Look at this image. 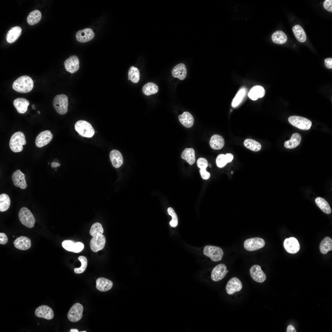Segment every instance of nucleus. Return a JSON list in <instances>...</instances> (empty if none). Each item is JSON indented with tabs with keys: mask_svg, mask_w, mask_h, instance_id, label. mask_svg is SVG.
Listing matches in <instances>:
<instances>
[{
	"mask_svg": "<svg viewBox=\"0 0 332 332\" xmlns=\"http://www.w3.org/2000/svg\"><path fill=\"white\" fill-rule=\"evenodd\" d=\"M34 86L32 79L27 75H23L18 78L13 83L12 88L15 91L20 93L30 92Z\"/></svg>",
	"mask_w": 332,
	"mask_h": 332,
	"instance_id": "1",
	"label": "nucleus"
},
{
	"mask_svg": "<svg viewBox=\"0 0 332 332\" xmlns=\"http://www.w3.org/2000/svg\"><path fill=\"white\" fill-rule=\"evenodd\" d=\"M26 142L24 134L21 132H17L11 136L9 145L10 149L14 152H20L23 149V145L26 144Z\"/></svg>",
	"mask_w": 332,
	"mask_h": 332,
	"instance_id": "2",
	"label": "nucleus"
},
{
	"mask_svg": "<svg viewBox=\"0 0 332 332\" xmlns=\"http://www.w3.org/2000/svg\"><path fill=\"white\" fill-rule=\"evenodd\" d=\"M53 104L55 109L59 114L64 115L67 112L68 101L66 95H57L53 99Z\"/></svg>",
	"mask_w": 332,
	"mask_h": 332,
	"instance_id": "3",
	"label": "nucleus"
},
{
	"mask_svg": "<svg viewBox=\"0 0 332 332\" xmlns=\"http://www.w3.org/2000/svg\"><path fill=\"white\" fill-rule=\"evenodd\" d=\"M75 129L81 136L86 137H92L95 130L91 124L84 120H79L75 124Z\"/></svg>",
	"mask_w": 332,
	"mask_h": 332,
	"instance_id": "4",
	"label": "nucleus"
},
{
	"mask_svg": "<svg viewBox=\"0 0 332 332\" xmlns=\"http://www.w3.org/2000/svg\"><path fill=\"white\" fill-rule=\"evenodd\" d=\"M19 219L22 223L26 227H33L35 223L34 217L30 211L27 208L23 207L20 210L18 213Z\"/></svg>",
	"mask_w": 332,
	"mask_h": 332,
	"instance_id": "5",
	"label": "nucleus"
},
{
	"mask_svg": "<svg viewBox=\"0 0 332 332\" xmlns=\"http://www.w3.org/2000/svg\"><path fill=\"white\" fill-rule=\"evenodd\" d=\"M289 123L293 126L303 130L309 129L312 125L311 121L302 117L292 116L288 118Z\"/></svg>",
	"mask_w": 332,
	"mask_h": 332,
	"instance_id": "6",
	"label": "nucleus"
},
{
	"mask_svg": "<svg viewBox=\"0 0 332 332\" xmlns=\"http://www.w3.org/2000/svg\"><path fill=\"white\" fill-rule=\"evenodd\" d=\"M203 253L205 255L210 258L213 261L217 262L221 260L223 255L222 249L220 247L207 245L204 249Z\"/></svg>",
	"mask_w": 332,
	"mask_h": 332,
	"instance_id": "7",
	"label": "nucleus"
},
{
	"mask_svg": "<svg viewBox=\"0 0 332 332\" xmlns=\"http://www.w3.org/2000/svg\"><path fill=\"white\" fill-rule=\"evenodd\" d=\"M83 311L82 305L79 303L74 304L69 311L67 318L70 321L77 322L82 318Z\"/></svg>",
	"mask_w": 332,
	"mask_h": 332,
	"instance_id": "8",
	"label": "nucleus"
},
{
	"mask_svg": "<svg viewBox=\"0 0 332 332\" xmlns=\"http://www.w3.org/2000/svg\"><path fill=\"white\" fill-rule=\"evenodd\" d=\"M265 245L263 239L259 237H255L246 240L244 242V247L246 250L253 251L263 248Z\"/></svg>",
	"mask_w": 332,
	"mask_h": 332,
	"instance_id": "9",
	"label": "nucleus"
},
{
	"mask_svg": "<svg viewBox=\"0 0 332 332\" xmlns=\"http://www.w3.org/2000/svg\"><path fill=\"white\" fill-rule=\"evenodd\" d=\"M105 242V236L101 234H98L92 238L90 243V248L94 252H97L104 248Z\"/></svg>",
	"mask_w": 332,
	"mask_h": 332,
	"instance_id": "10",
	"label": "nucleus"
},
{
	"mask_svg": "<svg viewBox=\"0 0 332 332\" xmlns=\"http://www.w3.org/2000/svg\"><path fill=\"white\" fill-rule=\"evenodd\" d=\"M228 271L225 264H219L213 269L211 274V279L215 282L219 281L224 278Z\"/></svg>",
	"mask_w": 332,
	"mask_h": 332,
	"instance_id": "11",
	"label": "nucleus"
},
{
	"mask_svg": "<svg viewBox=\"0 0 332 332\" xmlns=\"http://www.w3.org/2000/svg\"><path fill=\"white\" fill-rule=\"evenodd\" d=\"M283 246L287 252L292 254L298 252L300 248L298 241L294 237L285 239L283 242Z\"/></svg>",
	"mask_w": 332,
	"mask_h": 332,
	"instance_id": "12",
	"label": "nucleus"
},
{
	"mask_svg": "<svg viewBox=\"0 0 332 332\" xmlns=\"http://www.w3.org/2000/svg\"><path fill=\"white\" fill-rule=\"evenodd\" d=\"M53 137V136L50 131H43L37 136L35 141L36 145L38 148L43 147L49 144Z\"/></svg>",
	"mask_w": 332,
	"mask_h": 332,
	"instance_id": "13",
	"label": "nucleus"
},
{
	"mask_svg": "<svg viewBox=\"0 0 332 332\" xmlns=\"http://www.w3.org/2000/svg\"><path fill=\"white\" fill-rule=\"evenodd\" d=\"M250 273L251 278L256 282L262 283L266 279L265 274L259 265L256 264L252 266L250 269Z\"/></svg>",
	"mask_w": 332,
	"mask_h": 332,
	"instance_id": "14",
	"label": "nucleus"
},
{
	"mask_svg": "<svg viewBox=\"0 0 332 332\" xmlns=\"http://www.w3.org/2000/svg\"><path fill=\"white\" fill-rule=\"evenodd\" d=\"M11 178L13 184L15 186L19 187L22 189L26 188L27 184L25 175L20 170L18 169L14 172Z\"/></svg>",
	"mask_w": 332,
	"mask_h": 332,
	"instance_id": "15",
	"label": "nucleus"
},
{
	"mask_svg": "<svg viewBox=\"0 0 332 332\" xmlns=\"http://www.w3.org/2000/svg\"><path fill=\"white\" fill-rule=\"evenodd\" d=\"M242 288L241 282L238 278L234 277L231 279L227 283L226 290L228 294H232L236 292L240 291Z\"/></svg>",
	"mask_w": 332,
	"mask_h": 332,
	"instance_id": "16",
	"label": "nucleus"
},
{
	"mask_svg": "<svg viewBox=\"0 0 332 332\" xmlns=\"http://www.w3.org/2000/svg\"><path fill=\"white\" fill-rule=\"evenodd\" d=\"M63 248L65 250L74 253H79L84 248V245L81 242H75L73 241L67 240L63 241L62 243Z\"/></svg>",
	"mask_w": 332,
	"mask_h": 332,
	"instance_id": "17",
	"label": "nucleus"
},
{
	"mask_svg": "<svg viewBox=\"0 0 332 332\" xmlns=\"http://www.w3.org/2000/svg\"><path fill=\"white\" fill-rule=\"evenodd\" d=\"M35 314L38 317L50 320L54 317V313L52 309L49 306L42 305L37 308Z\"/></svg>",
	"mask_w": 332,
	"mask_h": 332,
	"instance_id": "18",
	"label": "nucleus"
},
{
	"mask_svg": "<svg viewBox=\"0 0 332 332\" xmlns=\"http://www.w3.org/2000/svg\"><path fill=\"white\" fill-rule=\"evenodd\" d=\"M64 65L66 70L71 73L77 72L79 68V61L76 55H72L67 59L64 62Z\"/></svg>",
	"mask_w": 332,
	"mask_h": 332,
	"instance_id": "19",
	"label": "nucleus"
},
{
	"mask_svg": "<svg viewBox=\"0 0 332 332\" xmlns=\"http://www.w3.org/2000/svg\"><path fill=\"white\" fill-rule=\"evenodd\" d=\"M94 36L93 30L90 28H86L78 31L76 34L77 40L81 43L88 42L92 39Z\"/></svg>",
	"mask_w": 332,
	"mask_h": 332,
	"instance_id": "20",
	"label": "nucleus"
},
{
	"mask_svg": "<svg viewBox=\"0 0 332 332\" xmlns=\"http://www.w3.org/2000/svg\"><path fill=\"white\" fill-rule=\"evenodd\" d=\"M14 247L18 249L26 250L30 248L31 246L30 239L24 236H21L17 238L14 241Z\"/></svg>",
	"mask_w": 332,
	"mask_h": 332,
	"instance_id": "21",
	"label": "nucleus"
},
{
	"mask_svg": "<svg viewBox=\"0 0 332 332\" xmlns=\"http://www.w3.org/2000/svg\"><path fill=\"white\" fill-rule=\"evenodd\" d=\"M109 157L112 164L115 168H119L123 164V156L119 151L115 149L112 150L110 152Z\"/></svg>",
	"mask_w": 332,
	"mask_h": 332,
	"instance_id": "22",
	"label": "nucleus"
},
{
	"mask_svg": "<svg viewBox=\"0 0 332 332\" xmlns=\"http://www.w3.org/2000/svg\"><path fill=\"white\" fill-rule=\"evenodd\" d=\"M197 165L198 168H200V172L202 178L205 180L209 179L210 174L206 170L208 165L207 160L203 157L199 158L197 160Z\"/></svg>",
	"mask_w": 332,
	"mask_h": 332,
	"instance_id": "23",
	"label": "nucleus"
},
{
	"mask_svg": "<svg viewBox=\"0 0 332 332\" xmlns=\"http://www.w3.org/2000/svg\"><path fill=\"white\" fill-rule=\"evenodd\" d=\"M172 73L173 76L183 80L186 77L187 70L185 65L180 63L176 65L172 69Z\"/></svg>",
	"mask_w": 332,
	"mask_h": 332,
	"instance_id": "24",
	"label": "nucleus"
},
{
	"mask_svg": "<svg viewBox=\"0 0 332 332\" xmlns=\"http://www.w3.org/2000/svg\"><path fill=\"white\" fill-rule=\"evenodd\" d=\"M29 101L23 98H18L13 101V105L18 112L21 114L26 113L29 105Z\"/></svg>",
	"mask_w": 332,
	"mask_h": 332,
	"instance_id": "25",
	"label": "nucleus"
},
{
	"mask_svg": "<svg viewBox=\"0 0 332 332\" xmlns=\"http://www.w3.org/2000/svg\"><path fill=\"white\" fill-rule=\"evenodd\" d=\"M96 283L97 289L102 292L109 290L113 286V283L111 280L103 277L97 279Z\"/></svg>",
	"mask_w": 332,
	"mask_h": 332,
	"instance_id": "26",
	"label": "nucleus"
},
{
	"mask_svg": "<svg viewBox=\"0 0 332 332\" xmlns=\"http://www.w3.org/2000/svg\"><path fill=\"white\" fill-rule=\"evenodd\" d=\"M265 94V90L263 87L260 85H256L250 89L248 95L251 99L255 101L258 98L263 97Z\"/></svg>",
	"mask_w": 332,
	"mask_h": 332,
	"instance_id": "27",
	"label": "nucleus"
},
{
	"mask_svg": "<svg viewBox=\"0 0 332 332\" xmlns=\"http://www.w3.org/2000/svg\"><path fill=\"white\" fill-rule=\"evenodd\" d=\"M209 144L211 148L214 150H219L223 148L224 145V140L220 135L215 134L211 137Z\"/></svg>",
	"mask_w": 332,
	"mask_h": 332,
	"instance_id": "28",
	"label": "nucleus"
},
{
	"mask_svg": "<svg viewBox=\"0 0 332 332\" xmlns=\"http://www.w3.org/2000/svg\"><path fill=\"white\" fill-rule=\"evenodd\" d=\"M180 123L187 128L192 127L194 124V118L192 115L188 112H185L179 116Z\"/></svg>",
	"mask_w": 332,
	"mask_h": 332,
	"instance_id": "29",
	"label": "nucleus"
},
{
	"mask_svg": "<svg viewBox=\"0 0 332 332\" xmlns=\"http://www.w3.org/2000/svg\"><path fill=\"white\" fill-rule=\"evenodd\" d=\"M22 30L21 28L19 26L11 28L8 32L6 36L7 41L10 43L14 42L21 35Z\"/></svg>",
	"mask_w": 332,
	"mask_h": 332,
	"instance_id": "30",
	"label": "nucleus"
},
{
	"mask_svg": "<svg viewBox=\"0 0 332 332\" xmlns=\"http://www.w3.org/2000/svg\"><path fill=\"white\" fill-rule=\"evenodd\" d=\"M181 158L185 160L189 164L192 165L196 161L195 152L192 148H186L182 152Z\"/></svg>",
	"mask_w": 332,
	"mask_h": 332,
	"instance_id": "31",
	"label": "nucleus"
},
{
	"mask_svg": "<svg viewBox=\"0 0 332 332\" xmlns=\"http://www.w3.org/2000/svg\"><path fill=\"white\" fill-rule=\"evenodd\" d=\"M233 157V155L230 153H227L225 155L220 154L218 156L216 159L217 165L219 168H222L227 163L231 162Z\"/></svg>",
	"mask_w": 332,
	"mask_h": 332,
	"instance_id": "32",
	"label": "nucleus"
},
{
	"mask_svg": "<svg viewBox=\"0 0 332 332\" xmlns=\"http://www.w3.org/2000/svg\"><path fill=\"white\" fill-rule=\"evenodd\" d=\"M301 139V136L300 134L295 133L292 134L290 140L285 142L284 146L288 149L294 148L300 144Z\"/></svg>",
	"mask_w": 332,
	"mask_h": 332,
	"instance_id": "33",
	"label": "nucleus"
},
{
	"mask_svg": "<svg viewBox=\"0 0 332 332\" xmlns=\"http://www.w3.org/2000/svg\"><path fill=\"white\" fill-rule=\"evenodd\" d=\"M292 31L296 39L301 42H304L306 40V33L300 26L296 25L293 26Z\"/></svg>",
	"mask_w": 332,
	"mask_h": 332,
	"instance_id": "34",
	"label": "nucleus"
},
{
	"mask_svg": "<svg viewBox=\"0 0 332 332\" xmlns=\"http://www.w3.org/2000/svg\"><path fill=\"white\" fill-rule=\"evenodd\" d=\"M320 252L326 254L332 250V239L329 237H325L321 242L319 245Z\"/></svg>",
	"mask_w": 332,
	"mask_h": 332,
	"instance_id": "35",
	"label": "nucleus"
},
{
	"mask_svg": "<svg viewBox=\"0 0 332 332\" xmlns=\"http://www.w3.org/2000/svg\"><path fill=\"white\" fill-rule=\"evenodd\" d=\"M159 88L155 84L149 82L146 83L142 88L143 93L146 96L156 93L158 91Z\"/></svg>",
	"mask_w": 332,
	"mask_h": 332,
	"instance_id": "36",
	"label": "nucleus"
},
{
	"mask_svg": "<svg viewBox=\"0 0 332 332\" xmlns=\"http://www.w3.org/2000/svg\"><path fill=\"white\" fill-rule=\"evenodd\" d=\"M271 39L273 42L278 44H283L287 40V37L285 33L281 30H278L272 34Z\"/></svg>",
	"mask_w": 332,
	"mask_h": 332,
	"instance_id": "37",
	"label": "nucleus"
},
{
	"mask_svg": "<svg viewBox=\"0 0 332 332\" xmlns=\"http://www.w3.org/2000/svg\"><path fill=\"white\" fill-rule=\"evenodd\" d=\"M42 14L38 10H34L31 12L27 18V21L29 24L33 25L38 23L41 20Z\"/></svg>",
	"mask_w": 332,
	"mask_h": 332,
	"instance_id": "38",
	"label": "nucleus"
},
{
	"mask_svg": "<svg viewBox=\"0 0 332 332\" xmlns=\"http://www.w3.org/2000/svg\"><path fill=\"white\" fill-rule=\"evenodd\" d=\"M315 202L318 207L324 213L329 214L331 210L328 202L324 199L318 197L315 200Z\"/></svg>",
	"mask_w": 332,
	"mask_h": 332,
	"instance_id": "39",
	"label": "nucleus"
},
{
	"mask_svg": "<svg viewBox=\"0 0 332 332\" xmlns=\"http://www.w3.org/2000/svg\"><path fill=\"white\" fill-rule=\"evenodd\" d=\"M244 145L247 148L253 151H259L261 148V145L259 142L251 139L245 140Z\"/></svg>",
	"mask_w": 332,
	"mask_h": 332,
	"instance_id": "40",
	"label": "nucleus"
},
{
	"mask_svg": "<svg viewBox=\"0 0 332 332\" xmlns=\"http://www.w3.org/2000/svg\"><path fill=\"white\" fill-rule=\"evenodd\" d=\"M10 200L9 196L6 194L2 193L0 195V211L3 212L7 210L10 204Z\"/></svg>",
	"mask_w": 332,
	"mask_h": 332,
	"instance_id": "41",
	"label": "nucleus"
},
{
	"mask_svg": "<svg viewBox=\"0 0 332 332\" xmlns=\"http://www.w3.org/2000/svg\"><path fill=\"white\" fill-rule=\"evenodd\" d=\"M128 80H130L134 83H138L140 80V71L138 69L133 66H131L129 69L128 73Z\"/></svg>",
	"mask_w": 332,
	"mask_h": 332,
	"instance_id": "42",
	"label": "nucleus"
},
{
	"mask_svg": "<svg viewBox=\"0 0 332 332\" xmlns=\"http://www.w3.org/2000/svg\"><path fill=\"white\" fill-rule=\"evenodd\" d=\"M246 93V89L244 88H241L237 92L232 101V107H235L238 106L242 101Z\"/></svg>",
	"mask_w": 332,
	"mask_h": 332,
	"instance_id": "43",
	"label": "nucleus"
},
{
	"mask_svg": "<svg viewBox=\"0 0 332 332\" xmlns=\"http://www.w3.org/2000/svg\"><path fill=\"white\" fill-rule=\"evenodd\" d=\"M103 232L104 229L101 224L97 222L92 225L89 233L91 235L93 236L99 234H102Z\"/></svg>",
	"mask_w": 332,
	"mask_h": 332,
	"instance_id": "44",
	"label": "nucleus"
},
{
	"mask_svg": "<svg viewBox=\"0 0 332 332\" xmlns=\"http://www.w3.org/2000/svg\"><path fill=\"white\" fill-rule=\"evenodd\" d=\"M78 259L81 263V266L79 268H74V271L76 274H80L83 272L86 269L87 266V260L86 258L83 256H79Z\"/></svg>",
	"mask_w": 332,
	"mask_h": 332,
	"instance_id": "45",
	"label": "nucleus"
},
{
	"mask_svg": "<svg viewBox=\"0 0 332 332\" xmlns=\"http://www.w3.org/2000/svg\"><path fill=\"white\" fill-rule=\"evenodd\" d=\"M168 213L172 216V220L170 222L171 227H176L178 224V219L177 215L174 209L171 207H169L167 209Z\"/></svg>",
	"mask_w": 332,
	"mask_h": 332,
	"instance_id": "46",
	"label": "nucleus"
},
{
	"mask_svg": "<svg viewBox=\"0 0 332 332\" xmlns=\"http://www.w3.org/2000/svg\"><path fill=\"white\" fill-rule=\"evenodd\" d=\"M323 6L324 8L327 10L332 12V0H326L323 3Z\"/></svg>",
	"mask_w": 332,
	"mask_h": 332,
	"instance_id": "47",
	"label": "nucleus"
},
{
	"mask_svg": "<svg viewBox=\"0 0 332 332\" xmlns=\"http://www.w3.org/2000/svg\"><path fill=\"white\" fill-rule=\"evenodd\" d=\"M8 238L5 234L4 233H0V244H5L7 242Z\"/></svg>",
	"mask_w": 332,
	"mask_h": 332,
	"instance_id": "48",
	"label": "nucleus"
},
{
	"mask_svg": "<svg viewBox=\"0 0 332 332\" xmlns=\"http://www.w3.org/2000/svg\"><path fill=\"white\" fill-rule=\"evenodd\" d=\"M325 65L326 67L329 69L332 68V58H328L325 59Z\"/></svg>",
	"mask_w": 332,
	"mask_h": 332,
	"instance_id": "49",
	"label": "nucleus"
},
{
	"mask_svg": "<svg viewBox=\"0 0 332 332\" xmlns=\"http://www.w3.org/2000/svg\"><path fill=\"white\" fill-rule=\"evenodd\" d=\"M287 332H296L294 327L291 325H289L287 328Z\"/></svg>",
	"mask_w": 332,
	"mask_h": 332,
	"instance_id": "50",
	"label": "nucleus"
},
{
	"mask_svg": "<svg viewBox=\"0 0 332 332\" xmlns=\"http://www.w3.org/2000/svg\"><path fill=\"white\" fill-rule=\"evenodd\" d=\"M51 165L52 168L57 167L60 166V164L58 162H53L51 163Z\"/></svg>",
	"mask_w": 332,
	"mask_h": 332,
	"instance_id": "51",
	"label": "nucleus"
},
{
	"mask_svg": "<svg viewBox=\"0 0 332 332\" xmlns=\"http://www.w3.org/2000/svg\"><path fill=\"white\" fill-rule=\"evenodd\" d=\"M71 332H78V330L77 329H71L70 330Z\"/></svg>",
	"mask_w": 332,
	"mask_h": 332,
	"instance_id": "52",
	"label": "nucleus"
},
{
	"mask_svg": "<svg viewBox=\"0 0 332 332\" xmlns=\"http://www.w3.org/2000/svg\"><path fill=\"white\" fill-rule=\"evenodd\" d=\"M32 108L33 109H35V105H32Z\"/></svg>",
	"mask_w": 332,
	"mask_h": 332,
	"instance_id": "53",
	"label": "nucleus"
},
{
	"mask_svg": "<svg viewBox=\"0 0 332 332\" xmlns=\"http://www.w3.org/2000/svg\"><path fill=\"white\" fill-rule=\"evenodd\" d=\"M38 113L39 114H40V112L39 111H38Z\"/></svg>",
	"mask_w": 332,
	"mask_h": 332,
	"instance_id": "54",
	"label": "nucleus"
},
{
	"mask_svg": "<svg viewBox=\"0 0 332 332\" xmlns=\"http://www.w3.org/2000/svg\"><path fill=\"white\" fill-rule=\"evenodd\" d=\"M209 166H210V167H211V164H209Z\"/></svg>",
	"mask_w": 332,
	"mask_h": 332,
	"instance_id": "55",
	"label": "nucleus"
},
{
	"mask_svg": "<svg viewBox=\"0 0 332 332\" xmlns=\"http://www.w3.org/2000/svg\"><path fill=\"white\" fill-rule=\"evenodd\" d=\"M86 332V331H81V332Z\"/></svg>",
	"mask_w": 332,
	"mask_h": 332,
	"instance_id": "56",
	"label": "nucleus"
},
{
	"mask_svg": "<svg viewBox=\"0 0 332 332\" xmlns=\"http://www.w3.org/2000/svg\"><path fill=\"white\" fill-rule=\"evenodd\" d=\"M233 172H231V174H233Z\"/></svg>",
	"mask_w": 332,
	"mask_h": 332,
	"instance_id": "57",
	"label": "nucleus"
}]
</instances>
